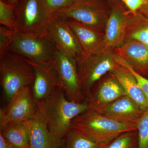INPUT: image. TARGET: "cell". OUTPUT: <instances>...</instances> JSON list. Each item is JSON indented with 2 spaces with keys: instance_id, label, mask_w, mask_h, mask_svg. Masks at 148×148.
Here are the masks:
<instances>
[{
  "instance_id": "cell-1",
  "label": "cell",
  "mask_w": 148,
  "mask_h": 148,
  "mask_svg": "<svg viewBox=\"0 0 148 148\" xmlns=\"http://www.w3.org/2000/svg\"><path fill=\"white\" fill-rule=\"evenodd\" d=\"M38 112L47 124L51 134L63 141L71 129L72 121L88 109L86 99L79 103L70 101L64 90L57 87L45 100L37 105Z\"/></svg>"
},
{
  "instance_id": "cell-2",
  "label": "cell",
  "mask_w": 148,
  "mask_h": 148,
  "mask_svg": "<svg viewBox=\"0 0 148 148\" xmlns=\"http://www.w3.org/2000/svg\"><path fill=\"white\" fill-rule=\"evenodd\" d=\"M71 129L80 132L100 146L110 143L125 132L137 130L136 124L116 121L90 109L72 121Z\"/></svg>"
},
{
  "instance_id": "cell-3",
  "label": "cell",
  "mask_w": 148,
  "mask_h": 148,
  "mask_svg": "<svg viewBox=\"0 0 148 148\" xmlns=\"http://www.w3.org/2000/svg\"><path fill=\"white\" fill-rule=\"evenodd\" d=\"M0 73L7 104L23 88L32 86L34 81L33 66L27 59L9 50L0 55Z\"/></svg>"
},
{
  "instance_id": "cell-4",
  "label": "cell",
  "mask_w": 148,
  "mask_h": 148,
  "mask_svg": "<svg viewBox=\"0 0 148 148\" xmlns=\"http://www.w3.org/2000/svg\"><path fill=\"white\" fill-rule=\"evenodd\" d=\"M57 48L48 32L37 34L16 32L8 50L28 61L46 66L52 64Z\"/></svg>"
},
{
  "instance_id": "cell-5",
  "label": "cell",
  "mask_w": 148,
  "mask_h": 148,
  "mask_svg": "<svg viewBox=\"0 0 148 148\" xmlns=\"http://www.w3.org/2000/svg\"><path fill=\"white\" fill-rule=\"evenodd\" d=\"M112 3L106 0H75L51 16L73 19L104 32Z\"/></svg>"
},
{
  "instance_id": "cell-6",
  "label": "cell",
  "mask_w": 148,
  "mask_h": 148,
  "mask_svg": "<svg viewBox=\"0 0 148 148\" xmlns=\"http://www.w3.org/2000/svg\"><path fill=\"white\" fill-rule=\"evenodd\" d=\"M14 17L16 32L37 34L47 32L51 15L41 0H19L14 6Z\"/></svg>"
},
{
  "instance_id": "cell-7",
  "label": "cell",
  "mask_w": 148,
  "mask_h": 148,
  "mask_svg": "<svg viewBox=\"0 0 148 148\" xmlns=\"http://www.w3.org/2000/svg\"><path fill=\"white\" fill-rule=\"evenodd\" d=\"M80 85L86 97L95 82L115 67L113 50L103 48L95 53L82 56L77 60Z\"/></svg>"
},
{
  "instance_id": "cell-8",
  "label": "cell",
  "mask_w": 148,
  "mask_h": 148,
  "mask_svg": "<svg viewBox=\"0 0 148 148\" xmlns=\"http://www.w3.org/2000/svg\"><path fill=\"white\" fill-rule=\"evenodd\" d=\"M51 67L68 99L77 103L85 100L80 85L75 58L57 49Z\"/></svg>"
},
{
  "instance_id": "cell-9",
  "label": "cell",
  "mask_w": 148,
  "mask_h": 148,
  "mask_svg": "<svg viewBox=\"0 0 148 148\" xmlns=\"http://www.w3.org/2000/svg\"><path fill=\"white\" fill-rule=\"evenodd\" d=\"M32 86L23 88L16 94L5 108L0 110V128L9 123L29 120L38 113L33 96Z\"/></svg>"
},
{
  "instance_id": "cell-10",
  "label": "cell",
  "mask_w": 148,
  "mask_h": 148,
  "mask_svg": "<svg viewBox=\"0 0 148 148\" xmlns=\"http://www.w3.org/2000/svg\"><path fill=\"white\" fill-rule=\"evenodd\" d=\"M121 0L112 3L104 31L103 48L113 50L124 43L128 20V10Z\"/></svg>"
},
{
  "instance_id": "cell-11",
  "label": "cell",
  "mask_w": 148,
  "mask_h": 148,
  "mask_svg": "<svg viewBox=\"0 0 148 148\" xmlns=\"http://www.w3.org/2000/svg\"><path fill=\"white\" fill-rule=\"evenodd\" d=\"M47 32L57 49L74 57L77 61L82 56L80 45L66 19L51 16Z\"/></svg>"
},
{
  "instance_id": "cell-12",
  "label": "cell",
  "mask_w": 148,
  "mask_h": 148,
  "mask_svg": "<svg viewBox=\"0 0 148 148\" xmlns=\"http://www.w3.org/2000/svg\"><path fill=\"white\" fill-rule=\"evenodd\" d=\"M125 95L127 94L121 85L110 75L100 84L95 92H90L86 99L88 102V109L102 113L111 103Z\"/></svg>"
},
{
  "instance_id": "cell-13",
  "label": "cell",
  "mask_w": 148,
  "mask_h": 148,
  "mask_svg": "<svg viewBox=\"0 0 148 148\" xmlns=\"http://www.w3.org/2000/svg\"><path fill=\"white\" fill-rule=\"evenodd\" d=\"M145 110L128 95L114 101L102 113L116 121L137 125Z\"/></svg>"
},
{
  "instance_id": "cell-14",
  "label": "cell",
  "mask_w": 148,
  "mask_h": 148,
  "mask_svg": "<svg viewBox=\"0 0 148 148\" xmlns=\"http://www.w3.org/2000/svg\"><path fill=\"white\" fill-rule=\"evenodd\" d=\"M66 19L82 49L81 57L90 55L103 48L104 32L75 20Z\"/></svg>"
},
{
  "instance_id": "cell-15",
  "label": "cell",
  "mask_w": 148,
  "mask_h": 148,
  "mask_svg": "<svg viewBox=\"0 0 148 148\" xmlns=\"http://www.w3.org/2000/svg\"><path fill=\"white\" fill-rule=\"evenodd\" d=\"M114 52L126 61L134 70L144 76L148 73V47L135 40L125 42Z\"/></svg>"
},
{
  "instance_id": "cell-16",
  "label": "cell",
  "mask_w": 148,
  "mask_h": 148,
  "mask_svg": "<svg viewBox=\"0 0 148 148\" xmlns=\"http://www.w3.org/2000/svg\"><path fill=\"white\" fill-rule=\"evenodd\" d=\"M27 61L34 71L32 92L37 105L47 98L56 88L60 87L51 66H46Z\"/></svg>"
},
{
  "instance_id": "cell-17",
  "label": "cell",
  "mask_w": 148,
  "mask_h": 148,
  "mask_svg": "<svg viewBox=\"0 0 148 148\" xmlns=\"http://www.w3.org/2000/svg\"><path fill=\"white\" fill-rule=\"evenodd\" d=\"M30 140L31 148H58L64 143L51 134L45 121L38 112L30 120Z\"/></svg>"
},
{
  "instance_id": "cell-18",
  "label": "cell",
  "mask_w": 148,
  "mask_h": 148,
  "mask_svg": "<svg viewBox=\"0 0 148 148\" xmlns=\"http://www.w3.org/2000/svg\"><path fill=\"white\" fill-rule=\"evenodd\" d=\"M110 75L121 85L127 95L140 105L144 110L148 109V103L144 92L132 74L124 66L117 63Z\"/></svg>"
},
{
  "instance_id": "cell-19",
  "label": "cell",
  "mask_w": 148,
  "mask_h": 148,
  "mask_svg": "<svg viewBox=\"0 0 148 148\" xmlns=\"http://www.w3.org/2000/svg\"><path fill=\"white\" fill-rule=\"evenodd\" d=\"M30 120L6 125L0 133L14 148H31Z\"/></svg>"
},
{
  "instance_id": "cell-20",
  "label": "cell",
  "mask_w": 148,
  "mask_h": 148,
  "mask_svg": "<svg viewBox=\"0 0 148 148\" xmlns=\"http://www.w3.org/2000/svg\"><path fill=\"white\" fill-rule=\"evenodd\" d=\"M135 40L148 47V17L137 11L128 10V20L125 30V41Z\"/></svg>"
},
{
  "instance_id": "cell-21",
  "label": "cell",
  "mask_w": 148,
  "mask_h": 148,
  "mask_svg": "<svg viewBox=\"0 0 148 148\" xmlns=\"http://www.w3.org/2000/svg\"><path fill=\"white\" fill-rule=\"evenodd\" d=\"M64 148H98L100 145L80 132L71 129L63 139Z\"/></svg>"
},
{
  "instance_id": "cell-22",
  "label": "cell",
  "mask_w": 148,
  "mask_h": 148,
  "mask_svg": "<svg viewBox=\"0 0 148 148\" xmlns=\"http://www.w3.org/2000/svg\"><path fill=\"white\" fill-rule=\"evenodd\" d=\"M98 148H138V131L123 133L110 143L100 146Z\"/></svg>"
},
{
  "instance_id": "cell-23",
  "label": "cell",
  "mask_w": 148,
  "mask_h": 148,
  "mask_svg": "<svg viewBox=\"0 0 148 148\" xmlns=\"http://www.w3.org/2000/svg\"><path fill=\"white\" fill-rule=\"evenodd\" d=\"M14 6L9 4L3 0H0V24L10 29L13 32H16L14 25Z\"/></svg>"
},
{
  "instance_id": "cell-24",
  "label": "cell",
  "mask_w": 148,
  "mask_h": 148,
  "mask_svg": "<svg viewBox=\"0 0 148 148\" xmlns=\"http://www.w3.org/2000/svg\"><path fill=\"white\" fill-rule=\"evenodd\" d=\"M138 148H148V109L146 110L137 124Z\"/></svg>"
},
{
  "instance_id": "cell-25",
  "label": "cell",
  "mask_w": 148,
  "mask_h": 148,
  "mask_svg": "<svg viewBox=\"0 0 148 148\" xmlns=\"http://www.w3.org/2000/svg\"><path fill=\"white\" fill-rule=\"evenodd\" d=\"M114 60L116 63L123 66H124L132 74L136 79L138 84L143 90L148 103V79L145 77L135 71L133 68L123 58L118 55L113 51Z\"/></svg>"
},
{
  "instance_id": "cell-26",
  "label": "cell",
  "mask_w": 148,
  "mask_h": 148,
  "mask_svg": "<svg viewBox=\"0 0 148 148\" xmlns=\"http://www.w3.org/2000/svg\"><path fill=\"white\" fill-rule=\"evenodd\" d=\"M16 32L5 27H0V55L8 51L9 48Z\"/></svg>"
},
{
  "instance_id": "cell-27",
  "label": "cell",
  "mask_w": 148,
  "mask_h": 148,
  "mask_svg": "<svg viewBox=\"0 0 148 148\" xmlns=\"http://www.w3.org/2000/svg\"><path fill=\"white\" fill-rule=\"evenodd\" d=\"M48 12L51 15L56 12L71 5L75 0H41Z\"/></svg>"
},
{
  "instance_id": "cell-28",
  "label": "cell",
  "mask_w": 148,
  "mask_h": 148,
  "mask_svg": "<svg viewBox=\"0 0 148 148\" xmlns=\"http://www.w3.org/2000/svg\"><path fill=\"white\" fill-rule=\"evenodd\" d=\"M145 0H127L124 4L128 10L131 12H136L145 3Z\"/></svg>"
},
{
  "instance_id": "cell-29",
  "label": "cell",
  "mask_w": 148,
  "mask_h": 148,
  "mask_svg": "<svg viewBox=\"0 0 148 148\" xmlns=\"http://www.w3.org/2000/svg\"><path fill=\"white\" fill-rule=\"evenodd\" d=\"M0 148H14L7 140L0 133Z\"/></svg>"
},
{
  "instance_id": "cell-30",
  "label": "cell",
  "mask_w": 148,
  "mask_h": 148,
  "mask_svg": "<svg viewBox=\"0 0 148 148\" xmlns=\"http://www.w3.org/2000/svg\"><path fill=\"white\" fill-rule=\"evenodd\" d=\"M138 11L144 16L148 17V0H145V3Z\"/></svg>"
},
{
  "instance_id": "cell-31",
  "label": "cell",
  "mask_w": 148,
  "mask_h": 148,
  "mask_svg": "<svg viewBox=\"0 0 148 148\" xmlns=\"http://www.w3.org/2000/svg\"><path fill=\"white\" fill-rule=\"evenodd\" d=\"M9 4L15 6L19 0H3Z\"/></svg>"
},
{
  "instance_id": "cell-32",
  "label": "cell",
  "mask_w": 148,
  "mask_h": 148,
  "mask_svg": "<svg viewBox=\"0 0 148 148\" xmlns=\"http://www.w3.org/2000/svg\"><path fill=\"white\" fill-rule=\"evenodd\" d=\"M106 1H108L110 2L113 3L117 1H118V0H106Z\"/></svg>"
},
{
  "instance_id": "cell-33",
  "label": "cell",
  "mask_w": 148,
  "mask_h": 148,
  "mask_svg": "<svg viewBox=\"0 0 148 148\" xmlns=\"http://www.w3.org/2000/svg\"><path fill=\"white\" fill-rule=\"evenodd\" d=\"M58 148H64V143H63V145H61V147H59Z\"/></svg>"
},
{
  "instance_id": "cell-34",
  "label": "cell",
  "mask_w": 148,
  "mask_h": 148,
  "mask_svg": "<svg viewBox=\"0 0 148 148\" xmlns=\"http://www.w3.org/2000/svg\"><path fill=\"white\" fill-rule=\"evenodd\" d=\"M123 3H124L127 0H121Z\"/></svg>"
}]
</instances>
